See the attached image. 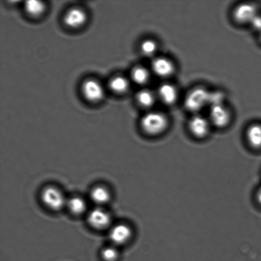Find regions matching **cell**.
<instances>
[{"mask_svg":"<svg viewBox=\"0 0 261 261\" xmlns=\"http://www.w3.org/2000/svg\"><path fill=\"white\" fill-rule=\"evenodd\" d=\"M168 120L165 114L160 112H151L143 117L141 126L143 132L151 136H156L165 132Z\"/></svg>","mask_w":261,"mask_h":261,"instance_id":"6da1fadb","label":"cell"},{"mask_svg":"<svg viewBox=\"0 0 261 261\" xmlns=\"http://www.w3.org/2000/svg\"><path fill=\"white\" fill-rule=\"evenodd\" d=\"M211 92L203 88H196L189 92L185 99V106L189 111L198 112L210 103Z\"/></svg>","mask_w":261,"mask_h":261,"instance_id":"7a4b0ae2","label":"cell"},{"mask_svg":"<svg viewBox=\"0 0 261 261\" xmlns=\"http://www.w3.org/2000/svg\"><path fill=\"white\" fill-rule=\"evenodd\" d=\"M41 198L43 203L52 211H58L66 205V200L62 192L56 187L48 186L43 189Z\"/></svg>","mask_w":261,"mask_h":261,"instance_id":"3957f363","label":"cell"},{"mask_svg":"<svg viewBox=\"0 0 261 261\" xmlns=\"http://www.w3.org/2000/svg\"><path fill=\"white\" fill-rule=\"evenodd\" d=\"M82 89L84 96L89 101L98 102L103 98L105 92L103 87L94 79H88L84 82Z\"/></svg>","mask_w":261,"mask_h":261,"instance_id":"277c9868","label":"cell"},{"mask_svg":"<svg viewBox=\"0 0 261 261\" xmlns=\"http://www.w3.org/2000/svg\"><path fill=\"white\" fill-rule=\"evenodd\" d=\"M89 225L96 229H104L111 224V217L106 210L96 208L92 210L88 216Z\"/></svg>","mask_w":261,"mask_h":261,"instance_id":"5b68a950","label":"cell"},{"mask_svg":"<svg viewBox=\"0 0 261 261\" xmlns=\"http://www.w3.org/2000/svg\"><path fill=\"white\" fill-rule=\"evenodd\" d=\"M210 118L215 126L224 127L229 124L231 116L226 107L223 103H219L211 106Z\"/></svg>","mask_w":261,"mask_h":261,"instance_id":"8992f818","label":"cell"},{"mask_svg":"<svg viewBox=\"0 0 261 261\" xmlns=\"http://www.w3.org/2000/svg\"><path fill=\"white\" fill-rule=\"evenodd\" d=\"M132 237V229L128 225L119 224L112 227L109 232L111 241L116 245L126 244Z\"/></svg>","mask_w":261,"mask_h":261,"instance_id":"52a82bcc","label":"cell"},{"mask_svg":"<svg viewBox=\"0 0 261 261\" xmlns=\"http://www.w3.org/2000/svg\"><path fill=\"white\" fill-rule=\"evenodd\" d=\"M189 129L194 137L204 138L208 134L210 122L205 117L200 115H196L189 121Z\"/></svg>","mask_w":261,"mask_h":261,"instance_id":"ba28073f","label":"cell"},{"mask_svg":"<svg viewBox=\"0 0 261 261\" xmlns=\"http://www.w3.org/2000/svg\"><path fill=\"white\" fill-rule=\"evenodd\" d=\"M257 15V10L254 5L240 4L236 7L233 12L234 19L240 24L250 23Z\"/></svg>","mask_w":261,"mask_h":261,"instance_id":"9c48e42d","label":"cell"},{"mask_svg":"<svg viewBox=\"0 0 261 261\" xmlns=\"http://www.w3.org/2000/svg\"><path fill=\"white\" fill-rule=\"evenodd\" d=\"M153 72L160 77L166 78L172 75L175 65L172 61L166 58H155L152 63Z\"/></svg>","mask_w":261,"mask_h":261,"instance_id":"30bf717a","label":"cell"},{"mask_svg":"<svg viewBox=\"0 0 261 261\" xmlns=\"http://www.w3.org/2000/svg\"><path fill=\"white\" fill-rule=\"evenodd\" d=\"M86 20V12L79 8H73L69 10L64 16V22L65 24L73 29L83 27Z\"/></svg>","mask_w":261,"mask_h":261,"instance_id":"8fae6325","label":"cell"},{"mask_svg":"<svg viewBox=\"0 0 261 261\" xmlns=\"http://www.w3.org/2000/svg\"><path fill=\"white\" fill-rule=\"evenodd\" d=\"M158 96L163 103L171 106L178 98V92L175 86L170 84H164L158 89Z\"/></svg>","mask_w":261,"mask_h":261,"instance_id":"7c38bea8","label":"cell"},{"mask_svg":"<svg viewBox=\"0 0 261 261\" xmlns=\"http://www.w3.org/2000/svg\"><path fill=\"white\" fill-rule=\"evenodd\" d=\"M90 197L94 203L97 204H105L111 200V194L106 187L98 186L92 189Z\"/></svg>","mask_w":261,"mask_h":261,"instance_id":"4fadbf2b","label":"cell"},{"mask_svg":"<svg viewBox=\"0 0 261 261\" xmlns=\"http://www.w3.org/2000/svg\"><path fill=\"white\" fill-rule=\"evenodd\" d=\"M249 145L254 148H261V124H254L249 127L246 133Z\"/></svg>","mask_w":261,"mask_h":261,"instance_id":"5bb4252c","label":"cell"},{"mask_svg":"<svg viewBox=\"0 0 261 261\" xmlns=\"http://www.w3.org/2000/svg\"><path fill=\"white\" fill-rule=\"evenodd\" d=\"M71 214L80 216L86 211L87 204L85 200L81 197H73L67 200L66 205Z\"/></svg>","mask_w":261,"mask_h":261,"instance_id":"9a60e30c","label":"cell"},{"mask_svg":"<svg viewBox=\"0 0 261 261\" xmlns=\"http://www.w3.org/2000/svg\"><path fill=\"white\" fill-rule=\"evenodd\" d=\"M137 100L142 107L149 108L155 103V95L152 91L143 89L137 93Z\"/></svg>","mask_w":261,"mask_h":261,"instance_id":"2e32d148","label":"cell"},{"mask_svg":"<svg viewBox=\"0 0 261 261\" xmlns=\"http://www.w3.org/2000/svg\"><path fill=\"white\" fill-rule=\"evenodd\" d=\"M24 9L31 16L38 17L44 12L45 6L42 2L30 0L25 3Z\"/></svg>","mask_w":261,"mask_h":261,"instance_id":"e0dca14e","label":"cell"},{"mask_svg":"<svg viewBox=\"0 0 261 261\" xmlns=\"http://www.w3.org/2000/svg\"><path fill=\"white\" fill-rule=\"evenodd\" d=\"M133 81L138 85H144L150 79V73L143 66H137L133 69L132 72Z\"/></svg>","mask_w":261,"mask_h":261,"instance_id":"ac0fdd59","label":"cell"},{"mask_svg":"<svg viewBox=\"0 0 261 261\" xmlns=\"http://www.w3.org/2000/svg\"><path fill=\"white\" fill-rule=\"evenodd\" d=\"M110 88L115 93H124L128 90L129 83L124 76H117L110 82Z\"/></svg>","mask_w":261,"mask_h":261,"instance_id":"d6986e66","label":"cell"},{"mask_svg":"<svg viewBox=\"0 0 261 261\" xmlns=\"http://www.w3.org/2000/svg\"><path fill=\"white\" fill-rule=\"evenodd\" d=\"M158 50V45L152 40H146L141 45V51L146 57L154 56Z\"/></svg>","mask_w":261,"mask_h":261,"instance_id":"ffe728a7","label":"cell"},{"mask_svg":"<svg viewBox=\"0 0 261 261\" xmlns=\"http://www.w3.org/2000/svg\"><path fill=\"white\" fill-rule=\"evenodd\" d=\"M101 257L105 261H116L119 257V252L116 248L108 247L102 250Z\"/></svg>","mask_w":261,"mask_h":261,"instance_id":"44dd1931","label":"cell"},{"mask_svg":"<svg viewBox=\"0 0 261 261\" xmlns=\"http://www.w3.org/2000/svg\"><path fill=\"white\" fill-rule=\"evenodd\" d=\"M250 24L254 30L261 32V15L257 14L250 22Z\"/></svg>","mask_w":261,"mask_h":261,"instance_id":"7402d4cb","label":"cell"},{"mask_svg":"<svg viewBox=\"0 0 261 261\" xmlns=\"http://www.w3.org/2000/svg\"><path fill=\"white\" fill-rule=\"evenodd\" d=\"M257 199L258 202L261 204V187L257 191Z\"/></svg>","mask_w":261,"mask_h":261,"instance_id":"603a6c76","label":"cell"},{"mask_svg":"<svg viewBox=\"0 0 261 261\" xmlns=\"http://www.w3.org/2000/svg\"><path fill=\"white\" fill-rule=\"evenodd\" d=\"M260 40L261 41V32H260Z\"/></svg>","mask_w":261,"mask_h":261,"instance_id":"cb8c5ba5","label":"cell"}]
</instances>
